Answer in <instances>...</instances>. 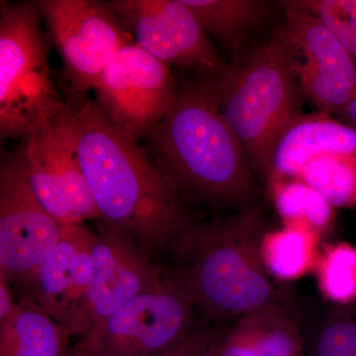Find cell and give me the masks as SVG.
Instances as JSON below:
<instances>
[{
	"mask_svg": "<svg viewBox=\"0 0 356 356\" xmlns=\"http://www.w3.org/2000/svg\"><path fill=\"white\" fill-rule=\"evenodd\" d=\"M313 356H356V303L334 306L313 337Z\"/></svg>",
	"mask_w": 356,
	"mask_h": 356,
	"instance_id": "obj_23",
	"label": "cell"
},
{
	"mask_svg": "<svg viewBox=\"0 0 356 356\" xmlns=\"http://www.w3.org/2000/svg\"><path fill=\"white\" fill-rule=\"evenodd\" d=\"M13 288L8 281L0 278V322L6 320L17 305L18 301L14 299Z\"/></svg>",
	"mask_w": 356,
	"mask_h": 356,
	"instance_id": "obj_27",
	"label": "cell"
},
{
	"mask_svg": "<svg viewBox=\"0 0 356 356\" xmlns=\"http://www.w3.org/2000/svg\"><path fill=\"white\" fill-rule=\"evenodd\" d=\"M264 224L259 210L194 225L172 257L170 273L196 313L222 324L280 301L261 252Z\"/></svg>",
	"mask_w": 356,
	"mask_h": 356,
	"instance_id": "obj_3",
	"label": "cell"
},
{
	"mask_svg": "<svg viewBox=\"0 0 356 356\" xmlns=\"http://www.w3.org/2000/svg\"><path fill=\"white\" fill-rule=\"evenodd\" d=\"M39 4L72 95L93 90L116 54L135 43L111 1L39 0Z\"/></svg>",
	"mask_w": 356,
	"mask_h": 356,
	"instance_id": "obj_7",
	"label": "cell"
},
{
	"mask_svg": "<svg viewBox=\"0 0 356 356\" xmlns=\"http://www.w3.org/2000/svg\"><path fill=\"white\" fill-rule=\"evenodd\" d=\"M220 356H259L242 330L234 324L231 331L221 339Z\"/></svg>",
	"mask_w": 356,
	"mask_h": 356,
	"instance_id": "obj_26",
	"label": "cell"
},
{
	"mask_svg": "<svg viewBox=\"0 0 356 356\" xmlns=\"http://www.w3.org/2000/svg\"><path fill=\"white\" fill-rule=\"evenodd\" d=\"M339 120L346 122L356 128V95L339 114Z\"/></svg>",
	"mask_w": 356,
	"mask_h": 356,
	"instance_id": "obj_28",
	"label": "cell"
},
{
	"mask_svg": "<svg viewBox=\"0 0 356 356\" xmlns=\"http://www.w3.org/2000/svg\"><path fill=\"white\" fill-rule=\"evenodd\" d=\"M314 273L321 294L332 306L356 303V245L323 243Z\"/></svg>",
	"mask_w": 356,
	"mask_h": 356,
	"instance_id": "obj_21",
	"label": "cell"
},
{
	"mask_svg": "<svg viewBox=\"0 0 356 356\" xmlns=\"http://www.w3.org/2000/svg\"><path fill=\"white\" fill-rule=\"evenodd\" d=\"M321 240L317 234L292 227L264 232L261 252L267 273L282 282L301 280L315 269Z\"/></svg>",
	"mask_w": 356,
	"mask_h": 356,
	"instance_id": "obj_18",
	"label": "cell"
},
{
	"mask_svg": "<svg viewBox=\"0 0 356 356\" xmlns=\"http://www.w3.org/2000/svg\"><path fill=\"white\" fill-rule=\"evenodd\" d=\"M195 307L170 271L96 331L81 339L93 356H154L178 343L197 325Z\"/></svg>",
	"mask_w": 356,
	"mask_h": 356,
	"instance_id": "obj_8",
	"label": "cell"
},
{
	"mask_svg": "<svg viewBox=\"0 0 356 356\" xmlns=\"http://www.w3.org/2000/svg\"><path fill=\"white\" fill-rule=\"evenodd\" d=\"M95 241V234L83 224L64 226L57 245L21 292L81 339L88 334Z\"/></svg>",
	"mask_w": 356,
	"mask_h": 356,
	"instance_id": "obj_13",
	"label": "cell"
},
{
	"mask_svg": "<svg viewBox=\"0 0 356 356\" xmlns=\"http://www.w3.org/2000/svg\"><path fill=\"white\" fill-rule=\"evenodd\" d=\"M220 339L207 325L197 324L178 343L154 356H205Z\"/></svg>",
	"mask_w": 356,
	"mask_h": 356,
	"instance_id": "obj_25",
	"label": "cell"
},
{
	"mask_svg": "<svg viewBox=\"0 0 356 356\" xmlns=\"http://www.w3.org/2000/svg\"><path fill=\"white\" fill-rule=\"evenodd\" d=\"M16 156L39 202L63 226L99 219L79 159L69 103L21 140Z\"/></svg>",
	"mask_w": 356,
	"mask_h": 356,
	"instance_id": "obj_6",
	"label": "cell"
},
{
	"mask_svg": "<svg viewBox=\"0 0 356 356\" xmlns=\"http://www.w3.org/2000/svg\"><path fill=\"white\" fill-rule=\"evenodd\" d=\"M267 187L285 227L306 229L322 238L334 231V208L299 178L276 180Z\"/></svg>",
	"mask_w": 356,
	"mask_h": 356,
	"instance_id": "obj_19",
	"label": "cell"
},
{
	"mask_svg": "<svg viewBox=\"0 0 356 356\" xmlns=\"http://www.w3.org/2000/svg\"><path fill=\"white\" fill-rule=\"evenodd\" d=\"M64 226L35 196L17 156L0 165V278L22 292Z\"/></svg>",
	"mask_w": 356,
	"mask_h": 356,
	"instance_id": "obj_10",
	"label": "cell"
},
{
	"mask_svg": "<svg viewBox=\"0 0 356 356\" xmlns=\"http://www.w3.org/2000/svg\"><path fill=\"white\" fill-rule=\"evenodd\" d=\"M142 143L186 205L259 210L257 175L222 112L219 74L178 84L172 108Z\"/></svg>",
	"mask_w": 356,
	"mask_h": 356,
	"instance_id": "obj_2",
	"label": "cell"
},
{
	"mask_svg": "<svg viewBox=\"0 0 356 356\" xmlns=\"http://www.w3.org/2000/svg\"><path fill=\"white\" fill-rule=\"evenodd\" d=\"M292 3L322 20L356 67V0H292Z\"/></svg>",
	"mask_w": 356,
	"mask_h": 356,
	"instance_id": "obj_24",
	"label": "cell"
},
{
	"mask_svg": "<svg viewBox=\"0 0 356 356\" xmlns=\"http://www.w3.org/2000/svg\"><path fill=\"white\" fill-rule=\"evenodd\" d=\"M111 2L135 43L161 62L200 76H216L228 67L182 0Z\"/></svg>",
	"mask_w": 356,
	"mask_h": 356,
	"instance_id": "obj_11",
	"label": "cell"
},
{
	"mask_svg": "<svg viewBox=\"0 0 356 356\" xmlns=\"http://www.w3.org/2000/svg\"><path fill=\"white\" fill-rule=\"evenodd\" d=\"M327 156L356 161V128L323 112L301 114L274 149L266 184L298 178L309 161Z\"/></svg>",
	"mask_w": 356,
	"mask_h": 356,
	"instance_id": "obj_15",
	"label": "cell"
},
{
	"mask_svg": "<svg viewBox=\"0 0 356 356\" xmlns=\"http://www.w3.org/2000/svg\"><path fill=\"white\" fill-rule=\"evenodd\" d=\"M204 31L236 65L245 56L248 41L270 16V4L262 0H182Z\"/></svg>",
	"mask_w": 356,
	"mask_h": 356,
	"instance_id": "obj_16",
	"label": "cell"
},
{
	"mask_svg": "<svg viewBox=\"0 0 356 356\" xmlns=\"http://www.w3.org/2000/svg\"><path fill=\"white\" fill-rule=\"evenodd\" d=\"M39 1L0 2V136L20 139L65 108Z\"/></svg>",
	"mask_w": 356,
	"mask_h": 356,
	"instance_id": "obj_5",
	"label": "cell"
},
{
	"mask_svg": "<svg viewBox=\"0 0 356 356\" xmlns=\"http://www.w3.org/2000/svg\"><path fill=\"white\" fill-rule=\"evenodd\" d=\"M297 53L283 27L219 74L221 109L264 182L280 138L301 115Z\"/></svg>",
	"mask_w": 356,
	"mask_h": 356,
	"instance_id": "obj_4",
	"label": "cell"
},
{
	"mask_svg": "<svg viewBox=\"0 0 356 356\" xmlns=\"http://www.w3.org/2000/svg\"><path fill=\"white\" fill-rule=\"evenodd\" d=\"M259 356H298V322L280 301L273 302L235 321Z\"/></svg>",
	"mask_w": 356,
	"mask_h": 356,
	"instance_id": "obj_20",
	"label": "cell"
},
{
	"mask_svg": "<svg viewBox=\"0 0 356 356\" xmlns=\"http://www.w3.org/2000/svg\"><path fill=\"white\" fill-rule=\"evenodd\" d=\"M62 356H93L92 353L89 351L88 348H86V346L81 341H79L74 346V348H70L65 355Z\"/></svg>",
	"mask_w": 356,
	"mask_h": 356,
	"instance_id": "obj_29",
	"label": "cell"
},
{
	"mask_svg": "<svg viewBox=\"0 0 356 356\" xmlns=\"http://www.w3.org/2000/svg\"><path fill=\"white\" fill-rule=\"evenodd\" d=\"M299 179L334 208H356V161L344 156H321L309 161Z\"/></svg>",
	"mask_w": 356,
	"mask_h": 356,
	"instance_id": "obj_22",
	"label": "cell"
},
{
	"mask_svg": "<svg viewBox=\"0 0 356 356\" xmlns=\"http://www.w3.org/2000/svg\"><path fill=\"white\" fill-rule=\"evenodd\" d=\"M178 83L170 65L137 44L124 47L103 70L93 102L130 137L143 142L172 108Z\"/></svg>",
	"mask_w": 356,
	"mask_h": 356,
	"instance_id": "obj_9",
	"label": "cell"
},
{
	"mask_svg": "<svg viewBox=\"0 0 356 356\" xmlns=\"http://www.w3.org/2000/svg\"><path fill=\"white\" fill-rule=\"evenodd\" d=\"M79 159L99 219L149 255H172L193 228L187 205L140 143L93 99L72 95Z\"/></svg>",
	"mask_w": 356,
	"mask_h": 356,
	"instance_id": "obj_1",
	"label": "cell"
},
{
	"mask_svg": "<svg viewBox=\"0 0 356 356\" xmlns=\"http://www.w3.org/2000/svg\"><path fill=\"white\" fill-rule=\"evenodd\" d=\"M282 25L297 53L295 72L318 112L339 114L356 95V67L331 30L309 11L283 1Z\"/></svg>",
	"mask_w": 356,
	"mask_h": 356,
	"instance_id": "obj_12",
	"label": "cell"
},
{
	"mask_svg": "<svg viewBox=\"0 0 356 356\" xmlns=\"http://www.w3.org/2000/svg\"><path fill=\"white\" fill-rule=\"evenodd\" d=\"M72 332L27 295H21L10 316L0 322V356H62Z\"/></svg>",
	"mask_w": 356,
	"mask_h": 356,
	"instance_id": "obj_17",
	"label": "cell"
},
{
	"mask_svg": "<svg viewBox=\"0 0 356 356\" xmlns=\"http://www.w3.org/2000/svg\"><path fill=\"white\" fill-rule=\"evenodd\" d=\"M151 259L127 236L106 225L95 234L88 334L136 297L165 280L166 270L154 266Z\"/></svg>",
	"mask_w": 356,
	"mask_h": 356,
	"instance_id": "obj_14",
	"label": "cell"
}]
</instances>
